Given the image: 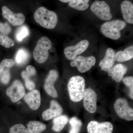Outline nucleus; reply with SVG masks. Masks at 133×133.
Here are the masks:
<instances>
[{"label":"nucleus","mask_w":133,"mask_h":133,"mask_svg":"<svg viewBox=\"0 0 133 133\" xmlns=\"http://www.w3.org/2000/svg\"><path fill=\"white\" fill-rule=\"evenodd\" d=\"M69 123L70 124L71 129L69 133H79L80 132L82 122L77 117H73L70 119Z\"/></svg>","instance_id":"26"},{"label":"nucleus","mask_w":133,"mask_h":133,"mask_svg":"<svg viewBox=\"0 0 133 133\" xmlns=\"http://www.w3.org/2000/svg\"><path fill=\"white\" fill-rule=\"evenodd\" d=\"M52 47L50 40L46 37H43L39 39L33 52V57L37 62L43 63L48 59L49 50Z\"/></svg>","instance_id":"4"},{"label":"nucleus","mask_w":133,"mask_h":133,"mask_svg":"<svg viewBox=\"0 0 133 133\" xmlns=\"http://www.w3.org/2000/svg\"><path fill=\"white\" fill-rule=\"evenodd\" d=\"M115 56V51L112 49L108 48L107 50L104 58L99 63L101 70L108 72L113 67L116 61Z\"/></svg>","instance_id":"17"},{"label":"nucleus","mask_w":133,"mask_h":133,"mask_svg":"<svg viewBox=\"0 0 133 133\" xmlns=\"http://www.w3.org/2000/svg\"><path fill=\"white\" fill-rule=\"evenodd\" d=\"M58 77V73L56 70H52L49 72L44 84V89L47 93L53 98L57 97V92L54 86V83Z\"/></svg>","instance_id":"13"},{"label":"nucleus","mask_w":133,"mask_h":133,"mask_svg":"<svg viewBox=\"0 0 133 133\" xmlns=\"http://www.w3.org/2000/svg\"><path fill=\"white\" fill-rule=\"evenodd\" d=\"M63 109L59 103L55 100L51 101L49 109L43 112L42 118L45 121H49L61 115Z\"/></svg>","instance_id":"15"},{"label":"nucleus","mask_w":133,"mask_h":133,"mask_svg":"<svg viewBox=\"0 0 133 133\" xmlns=\"http://www.w3.org/2000/svg\"><path fill=\"white\" fill-rule=\"evenodd\" d=\"M89 0H72L69 2V6L74 9L84 11L88 8Z\"/></svg>","instance_id":"24"},{"label":"nucleus","mask_w":133,"mask_h":133,"mask_svg":"<svg viewBox=\"0 0 133 133\" xmlns=\"http://www.w3.org/2000/svg\"><path fill=\"white\" fill-rule=\"evenodd\" d=\"M30 57L29 53L25 49L21 48L19 49L15 56V62L17 64L23 65L26 64Z\"/></svg>","instance_id":"22"},{"label":"nucleus","mask_w":133,"mask_h":133,"mask_svg":"<svg viewBox=\"0 0 133 133\" xmlns=\"http://www.w3.org/2000/svg\"><path fill=\"white\" fill-rule=\"evenodd\" d=\"M14 60L6 59L3 60L0 64V78L2 82L4 84L9 83L10 78V69L14 65Z\"/></svg>","instance_id":"16"},{"label":"nucleus","mask_w":133,"mask_h":133,"mask_svg":"<svg viewBox=\"0 0 133 133\" xmlns=\"http://www.w3.org/2000/svg\"><path fill=\"white\" fill-rule=\"evenodd\" d=\"M122 12L125 21L129 24H133V5L128 1H125L122 3Z\"/></svg>","instance_id":"19"},{"label":"nucleus","mask_w":133,"mask_h":133,"mask_svg":"<svg viewBox=\"0 0 133 133\" xmlns=\"http://www.w3.org/2000/svg\"><path fill=\"white\" fill-rule=\"evenodd\" d=\"M114 109L116 114L121 118L127 121L133 120V109L129 106L125 99H117L114 103Z\"/></svg>","instance_id":"5"},{"label":"nucleus","mask_w":133,"mask_h":133,"mask_svg":"<svg viewBox=\"0 0 133 133\" xmlns=\"http://www.w3.org/2000/svg\"><path fill=\"white\" fill-rule=\"evenodd\" d=\"M35 21L43 28L47 29L55 28L58 22L57 15L55 12L44 7L38 8L34 15Z\"/></svg>","instance_id":"1"},{"label":"nucleus","mask_w":133,"mask_h":133,"mask_svg":"<svg viewBox=\"0 0 133 133\" xmlns=\"http://www.w3.org/2000/svg\"><path fill=\"white\" fill-rule=\"evenodd\" d=\"M0 31L1 33L8 35L11 31V28L7 23H0Z\"/></svg>","instance_id":"31"},{"label":"nucleus","mask_w":133,"mask_h":133,"mask_svg":"<svg viewBox=\"0 0 133 133\" xmlns=\"http://www.w3.org/2000/svg\"><path fill=\"white\" fill-rule=\"evenodd\" d=\"M2 11L3 17L14 26L22 25L25 21V16L22 13L15 14L6 6L3 7Z\"/></svg>","instance_id":"12"},{"label":"nucleus","mask_w":133,"mask_h":133,"mask_svg":"<svg viewBox=\"0 0 133 133\" xmlns=\"http://www.w3.org/2000/svg\"><path fill=\"white\" fill-rule=\"evenodd\" d=\"M14 41L8 36L7 35L0 34V44L5 48H9L15 45Z\"/></svg>","instance_id":"27"},{"label":"nucleus","mask_w":133,"mask_h":133,"mask_svg":"<svg viewBox=\"0 0 133 133\" xmlns=\"http://www.w3.org/2000/svg\"><path fill=\"white\" fill-rule=\"evenodd\" d=\"M83 99V105L85 109L90 113L96 112L97 108V95L92 88L87 89L85 91Z\"/></svg>","instance_id":"9"},{"label":"nucleus","mask_w":133,"mask_h":133,"mask_svg":"<svg viewBox=\"0 0 133 133\" xmlns=\"http://www.w3.org/2000/svg\"><path fill=\"white\" fill-rule=\"evenodd\" d=\"M22 76L25 81L26 88L29 91H32L35 88V84L33 81L30 79V76L26 71H23L22 73Z\"/></svg>","instance_id":"28"},{"label":"nucleus","mask_w":133,"mask_h":133,"mask_svg":"<svg viewBox=\"0 0 133 133\" xmlns=\"http://www.w3.org/2000/svg\"><path fill=\"white\" fill-rule=\"evenodd\" d=\"M123 82L130 90V96L132 99H133V77L132 76L126 77L122 79Z\"/></svg>","instance_id":"30"},{"label":"nucleus","mask_w":133,"mask_h":133,"mask_svg":"<svg viewBox=\"0 0 133 133\" xmlns=\"http://www.w3.org/2000/svg\"><path fill=\"white\" fill-rule=\"evenodd\" d=\"M26 72L30 76H34L36 74V69L34 66L28 65L26 67Z\"/></svg>","instance_id":"32"},{"label":"nucleus","mask_w":133,"mask_h":133,"mask_svg":"<svg viewBox=\"0 0 133 133\" xmlns=\"http://www.w3.org/2000/svg\"><path fill=\"white\" fill-rule=\"evenodd\" d=\"M126 24L125 22L121 20H114L104 23L101 26V30L108 38L117 40L121 37V30L125 27Z\"/></svg>","instance_id":"3"},{"label":"nucleus","mask_w":133,"mask_h":133,"mask_svg":"<svg viewBox=\"0 0 133 133\" xmlns=\"http://www.w3.org/2000/svg\"><path fill=\"white\" fill-rule=\"evenodd\" d=\"M29 34L30 31L28 27L26 25H23L17 30L15 34L16 38L18 42H21Z\"/></svg>","instance_id":"25"},{"label":"nucleus","mask_w":133,"mask_h":133,"mask_svg":"<svg viewBox=\"0 0 133 133\" xmlns=\"http://www.w3.org/2000/svg\"><path fill=\"white\" fill-rule=\"evenodd\" d=\"M24 99L30 109L37 110L41 104V93L38 90H33L24 95Z\"/></svg>","instance_id":"14"},{"label":"nucleus","mask_w":133,"mask_h":133,"mask_svg":"<svg viewBox=\"0 0 133 133\" xmlns=\"http://www.w3.org/2000/svg\"><path fill=\"white\" fill-rule=\"evenodd\" d=\"M91 9L101 20L109 21L112 18L110 7L104 1H95L91 5Z\"/></svg>","instance_id":"6"},{"label":"nucleus","mask_w":133,"mask_h":133,"mask_svg":"<svg viewBox=\"0 0 133 133\" xmlns=\"http://www.w3.org/2000/svg\"><path fill=\"white\" fill-rule=\"evenodd\" d=\"M9 133H29L27 129L22 124H17L10 129Z\"/></svg>","instance_id":"29"},{"label":"nucleus","mask_w":133,"mask_h":133,"mask_svg":"<svg viewBox=\"0 0 133 133\" xmlns=\"http://www.w3.org/2000/svg\"><path fill=\"white\" fill-rule=\"evenodd\" d=\"M89 44L87 40H83L75 45L66 47L64 51L65 57L69 60H73L78 55L82 54L87 49Z\"/></svg>","instance_id":"8"},{"label":"nucleus","mask_w":133,"mask_h":133,"mask_svg":"<svg viewBox=\"0 0 133 133\" xmlns=\"http://www.w3.org/2000/svg\"><path fill=\"white\" fill-rule=\"evenodd\" d=\"M6 93L12 102H16L24 97L25 90L21 82L16 80L7 89Z\"/></svg>","instance_id":"10"},{"label":"nucleus","mask_w":133,"mask_h":133,"mask_svg":"<svg viewBox=\"0 0 133 133\" xmlns=\"http://www.w3.org/2000/svg\"><path fill=\"white\" fill-rule=\"evenodd\" d=\"M46 125L37 121H30L28 125L29 133H41L46 129Z\"/></svg>","instance_id":"23"},{"label":"nucleus","mask_w":133,"mask_h":133,"mask_svg":"<svg viewBox=\"0 0 133 133\" xmlns=\"http://www.w3.org/2000/svg\"><path fill=\"white\" fill-rule=\"evenodd\" d=\"M133 57V45L126 48L124 51H120L115 53V60L120 63L130 60Z\"/></svg>","instance_id":"20"},{"label":"nucleus","mask_w":133,"mask_h":133,"mask_svg":"<svg viewBox=\"0 0 133 133\" xmlns=\"http://www.w3.org/2000/svg\"><path fill=\"white\" fill-rule=\"evenodd\" d=\"M114 127L109 122H99L92 121L88 123L87 130L88 133H112Z\"/></svg>","instance_id":"11"},{"label":"nucleus","mask_w":133,"mask_h":133,"mask_svg":"<svg viewBox=\"0 0 133 133\" xmlns=\"http://www.w3.org/2000/svg\"><path fill=\"white\" fill-rule=\"evenodd\" d=\"M128 69L127 66L122 64H118L108 71V76L111 77L114 81L119 83L122 81Z\"/></svg>","instance_id":"18"},{"label":"nucleus","mask_w":133,"mask_h":133,"mask_svg":"<svg viewBox=\"0 0 133 133\" xmlns=\"http://www.w3.org/2000/svg\"><path fill=\"white\" fill-rule=\"evenodd\" d=\"M69 96L71 100L78 102L83 99L85 91V80L81 76L72 77L69 79L67 85Z\"/></svg>","instance_id":"2"},{"label":"nucleus","mask_w":133,"mask_h":133,"mask_svg":"<svg viewBox=\"0 0 133 133\" xmlns=\"http://www.w3.org/2000/svg\"><path fill=\"white\" fill-rule=\"evenodd\" d=\"M68 116L65 115H60L55 117L53 120L52 129L56 132H60L69 121Z\"/></svg>","instance_id":"21"},{"label":"nucleus","mask_w":133,"mask_h":133,"mask_svg":"<svg viewBox=\"0 0 133 133\" xmlns=\"http://www.w3.org/2000/svg\"><path fill=\"white\" fill-rule=\"evenodd\" d=\"M95 63L96 59L93 56L85 57L79 56L72 60L70 64L72 67H77L79 72L84 73L90 70Z\"/></svg>","instance_id":"7"},{"label":"nucleus","mask_w":133,"mask_h":133,"mask_svg":"<svg viewBox=\"0 0 133 133\" xmlns=\"http://www.w3.org/2000/svg\"><path fill=\"white\" fill-rule=\"evenodd\" d=\"M60 2L63 3L70 2V0H60Z\"/></svg>","instance_id":"33"}]
</instances>
